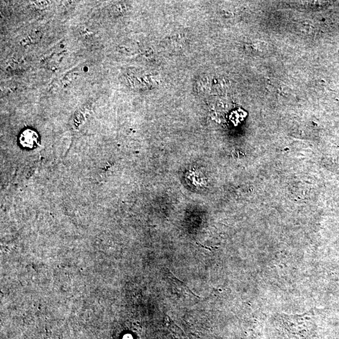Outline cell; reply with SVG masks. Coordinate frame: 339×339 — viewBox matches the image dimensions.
Listing matches in <instances>:
<instances>
[{"label":"cell","mask_w":339,"mask_h":339,"mask_svg":"<svg viewBox=\"0 0 339 339\" xmlns=\"http://www.w3.org/2000/svg\"><path fill=\"white\" fill-rule=\"evenodd\" d=\"M38 136L36 132L27 129L22 133L20 142L24 147L32 148L38 142Z\"/></svg>","instance_id":"obj_1"},{"label":"cell","mask_w":339,"mask_h":339,"mask_svg":"<svg viewBox=\"0 0 339 339\" xmlns=\"http://www.w3.org/2000/svg\"><path fill=\"white\" fill-rule=\"evenodd\" d=\"M168 277H170V278L173 281H174V283L176 284L177 288H178L179 290H181V292H183L187 295H192L193 296V297H197L198 299H201V298H202L197 297L195 293H193L192 291L190 290L189 288H188L187 286H186V284L184 283V282L180 280V279L178 278H177L175 275L173 274L170 270L168 271Z\"/></svg>","instance_id":"obj_2"}]
</instances>
